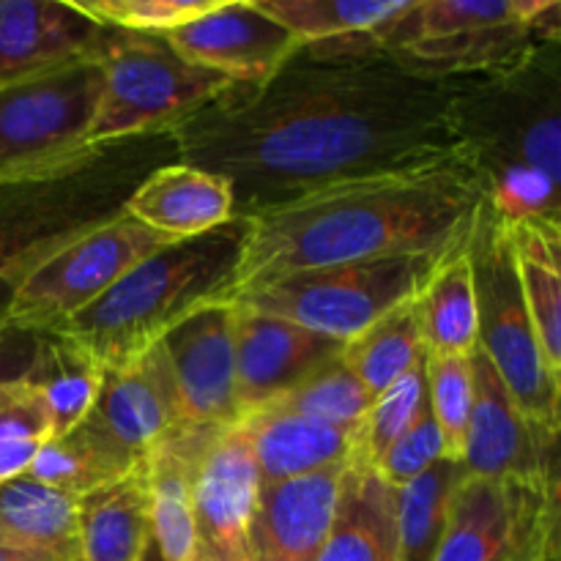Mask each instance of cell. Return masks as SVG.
I'll return each instance as SVG.
<instances>
[{
	"mask_svg": "<svg viewBox=\"0 0 561 561\" xmlns=\"http://www.w3.org/2000/svg\"><path fill=\"white\" fill-rule=\"evenodd\" d=\"M422 343L431 356H471L480 340L469 244L447 252L416 294Z\"/></svg>",
	"mask_w": 561,
	"mask_h": 561,
	"instance_id": "cell-27",
	"label": "cell"
},
{
	"mask_svg": "<svg viewBox=\"0 0 561 561\" xmlns=\"http://www.w3.org/2000/svg\"><path fill=\"white\" fill-rule=\"evenodd\" d=\"M381 53L431 80L502 75L561 42L557 0H411L373 33Z\"/></svg>",
	"mask_w": 561,
	"mask_h": 561,
	"instance_id": "cell-5",
	"label": "cell"
},
{
	"mask_svg": "<svg viewBox=\"0 0 561 561\" xmlns=\"http://www.w3.org/2000/svg\"><path fill=\"white\" fill-rule=\"evenodd\" d=\"M425 359L427 354L400 381L373 398L359 431V455L365 463H376L392 447V442H398L414 425L422 405L427 403Z\"/></svg>",
	"mask_w": 561,
	"mask_h": 561,
	"instance_id": "cell-37",
	"label": "cell"
},
{
	"mask_svg": "<svg viewBox=\"0 0 561 561\" xmlns=\"http://www.w3.org/2000/svg\"><path fill=\"white\" fill-rule=\"evenodd\" d=\"M257 9L283 22L301 42L343 44L373 36L378 27L398 20L411 0H255Z\"/></svg>",
	"mask_w": 561,
	"mask_h": 561,
	"instance_id": "cell-31",
	"label": "cell"
},
{
	"mask_svg": "<svg viewBox=\"0 0 561 561\" xmlns=\"http://www.w3.org/2000/svg\"><path fill=\"white\" fill-rule=\"evenodd\" d=\"M316 561H403L398 491L362 458L345 469L332 529Z\"/></svg>",
	"mask_w": 561,
	"mask_h": 561,
	"instance_id": "cell-24",
	"label": "cell"
},
{
	"mask_svg": "<svg viewBox=\"0 0 561 561\" xmlns=\"http://www.w3.org/2000/svg\"><path fill=\"white\" fill-rule=\"evenodd\" d=\"M469 261L480 316L477 348L499 373L526 420L548 436L559 438L561 378L542 356L526 310L507 230L493 217L488 203L469 239Z\"/></svg>",
	"mask_w": 561,
	"mask_h": 561,
	"instance_id": "cell-9",
	"label": "cell"
},
{
	"mask_svg": "<svg viewBox=\"0 0 561 561\" xmlns=\"http://www.w3.org/2000/svg\"><path fill=\"white\" fill-rule=\"evenodd\" d=\"M0 561H64L47 551H33V548L14 546V542L0 540Z\"/></svg>",
	"mask_w": 561,
	"mask_h": 561,
	"instance_id": "cell-41",
	"label": "cell"
},
{
	"mask_svg": "<svg viewBox=\"0 0 561 561\" xmlns=\"http://www.w3.org/2000/svg\"><path fill=\"white\" fill-rule=\"evenodd\" d=\"M140 466L142 463L126 458L113 442L93 431L88 422H80L66 436L44 444L25 474L53 491L80 499L96 488L124 480Z\"/></svg>",
	"mask_w": 561,
	"mask_h": 561,
	"instance_id": "cell-30",
	"label": "cell"
},
{
	"mask_svg": "<svg viewBox=\"0 0 561 561\" xmlns=\"http://www.w3.org/2000/svg\"><path fill=\"white\" fill-rule=\"evenodd\" d=\"M38 332H22L14 327H0V387L20 381L36 351Z\"/></svg>",
	"mask_w": 561,
	"mask_h": 561,
	"instance_id": "cell-40",
	"label": "cell"
},
{
	"mask_svg": "<svg viewBox=\"0 0 561 561\" xmlns=\"http://www.w3.org/2000/svg\"><path fill=\"white\" fill-rule=\"evenodd\" d=\"M96 58L0 88V184L44 181L93 162V115L102 96Z\"/></svg>",
	"mask_w": 561,
	"mask_h": 561,
	"instance_id": "cell-8",
	"label": "cell"
},
{
	"mask_svg": "<svg viewBox=\"0 0 561 561\" xmlns=\"http://www.w3.org/2000/svg\"><path fill=\"white\" fill-rule=\"evenodd\" d=\"M184 60L244 85H257L283 69L301 42L257 9L255 0H219L211 11L162 33Z\"/></svg>",
	"mask_w": 561,
	"mask_h": 561,
	"instance_id": "cell-13",
	"label": "cell"
},
{
	"mask_svg": "<svg viewBox=\"0 0 561 561\" xmlns=\"http://www.w3.org/2000/svg\"><path fill=\"white\" fill-rule=\"evenodd\" d=\"M124 214L168 239L184 241L233 222L236 201L222 175L175 159L137 184Z\"/></svg>",
	"mask_w": 561,
	"mask_h": 561,
	"instance_id": "cell-22",
	"label": "cell"
},
{
	"mask_svg": "<svg viewBox=\"0 0 561 561\" xmlns=\"http://www.w3.org/2000/svg\"><path fill=\"white\" fill-rule=\"evenodd\" d=\"M257 491L261 480L244 431L225 427L203 449L192 480L195 561H233L250 553Z\"/></svg>",
	"mask_w": 561,
	"mask_h": 561,
	"instance_id": "cell-16",
	"label": "cell"
},
{
	"mask_svg": "<svg viewBox=\"0 0 561 561\" xmlns=\"http://www.w3.org/2000/svg\"><path fill=\"white\" fill-rule=\"evenodd\" d=\"M93 58L102 66V96L91 146L173 135L203 107L239 85L230 77L181 58L162 36L104 27Z\"/></svg>",
	"mask_w": 561,
	"mask_h": 561,
	"instance_id": "cell-7",
	"label": "cell"
},
{
	"mask_svg": "<svg viewBox=\"0 0 561 561\" xmlns=\"http://www.w3.org/2000/svg\"><path fill=\"white\" fill-rule=\"evenodd\" d=\"M233 561H255V559H252V553H244V557H239V559H233Z\"/></svg>",
	"mask_w": 561,
	"mask_h": 561,
	"instance_id": "cell-43",
	"label": "cell"
},
{
	"mask_svg": "<svg viewBox=\"0 0 561 561\" xmlns=\"http://www.w3.org/2000/svg\"><path fill=\"white\" fill-rule=\"evenodd\" d=\"M447 458L444 455V438L438 431L436 420L431 414V405H422L420 416L414 420V425L392 442V447L381 455V458L373 463V469L378 471L387 485H392L394 491L405 488L409 482H414L416 477L425 474L431 466H436L438 460Z\"/></svg>",
	"mask_w": 561,
	"mask_h": 561,
	"instance_id": "cell-39",
	"label": "cell"
},
{
	"mask_svg": "<svg viewBox=\"0 0 561 561\" xmlns=\"http://www.w3.org/2000/svg\"><path fill=\"white\" fill-rule=\"evenodd\" d=\"M173 137L110 142L93 162L44 181L0 184V327L20 285L88 230L121 217L151 170L175 162Z\"/></svg>",
	"mask_w": 561,
	"mask_h": 561,
	"instance_id": "cell-4",
	"label": "cell"
},
{
	"mask_svg": "<svg viewBox=\"0 0 561 561\" xmlns=\"http://www.w3.org/2000/svg\"><path fill=\"white\" fill-rule=\"evenodd\" d=\"M173 239L146 228L129 214L88 230L44 261L14 294L5 327L22 332H53L113 288L131 266Z\"/></svg>",
	"mask_w": 561,
	"mask_h": 561,
	"instance_id": "cell-12",
	"label": "cell"
},
{
	"mask_svg": "<svg viewBox=\"0 0 561 561\" xmlns=\"http://www.w3.org/2000/svg\"><path fill=\"white\" fill-rule=\"evenodd\" d=\"M88 20L129 33H162L197 20L219 0H71Z\"/></svg>",
	"mask_w": 561,
	"mask_h": 561,
	"instance_id": "cell-38",
	"label": "cell"
},
{
	"mask_svg": "<svg viewBox=\"0 0 561 561\" xmlns=\"http://www.w3.org/2000/svg\"><path fill=\"white\" fill-rule=\"evenodd\" d=\"M244 239L247 219L236 217L195 239L173 241L53 332L82 345L104 370L129 365L190 316L236 299Z\"/></svg>",
	"mask_w": 561,
	"mask_h": 561,
	"instance_id": "cell-3",
	"label": "cell"
},
{
	"mask_svg": "<svg viewBox=\"0 0 561 561\" xmlns=\"http://www.w3.org/2000/svg\"><path fill=\"white\" fill-rule=\"evenodd\" d=\"M151 546L146 469L77 499L75 561H142Z\"/></svg>",
	"mask_w": 561,
	"mask_h": 561,
	"instance_id": "cell-25",
	"label": "cell"
},
{
	"mask_svg": "<svg viewBox=\"0 0 561 561\" xmlns=\"http://www.w3.org/2000/svg\"><path fill=\"white\" fill-rule=\"evenodd\" d=\"M474 405L466 431V474L482 480H548L557 477V438L526 420L499 373L480 348L471 354Z\"/></svg>",
	"mask_w": 561,
	"mask_h": 561,
	"instance_id": "cell-15",
	"label": "cell"
},
{
	"mask_svg": "<svg viewBox=\"0 0 561 561\" xmlns=\"http://www.w3.org/2000/svg\"><path fill=\"white\" fill-rule=\"evenodd\" d=\"M49 442V420L42 400L25 381L0 387V485L22 477L38 449Z\"/></svg>",
	"mask_w": 561,
	"mask_h": 561,
	"instance_id": "cell-36",
	"label": "cell"
},
{
	"mask_svg": "<svg viewBox=\"0 0 561 561\" xmlns=\"http://www.w3.org/2000/svg\"><path fill=\"white\" fill-rule=\"evenodd\" d=\"M233 305L236 405L244 420L294 389L316 367L343 351V343L305 327Z\"/></svg>",
	"mask_w": 561,
	"mask_h": 561,
	"instance_id": "cell-17",
	"label": "cell"
},
{
	"mask_svg": "<svg viewBox=\"0 0 561 561\" xmlns=\"http://www.w3.org/2000/svg\"><path fill=\"white\" fill-rule=\"evenodd\" d=\"M373 394L351 373V367L343 362V351H340L337 356L323 362L321 367H316L310 376L301 378L294 389L279 394L268 405L332 427H362Z\"/></svg>",
	"mask_w": 561,
	"mask_h": 561,
	"instance_id": "cell-34",
	"label": "cell"
},
{
	"mask_svg": "<svg viewBox=\"0 0 561 561\" xmlns=\"http://www.w3.org/2000/svg\"><path fill=\"white\" fill-rule=\"evenodd\" d=\"M557 477H466L433 561H557Z\"/></svg>",
	"mask_w": 561,
	"mask_h": 561,
	"instance_id": "cell-11",
	"label": "cell"
},
{
	"mask_svg": "<svg viewBox=\"0 0 561 561\" xmlns=\"http://www.w3.org/2000/svg\"><path fill=\"white\" fill-rule=\"evenodd\" d=\"M184 427L225 431L241 422L236 405L233 305L195 312L162 337Z\"/></svg>",
	"mask_w": 561,
	"mask_h": 561,
	"instance_id": "cell-14",
	"label": "cell"
},
{
	"mask_svg": "<svg viewBox=\"0 0 561 561\" xmlns=\"http://www.w3.org/2000/svg\"><path fill=\"white\" fill-rule=\"evenodd\" d=\"M0 540L75 561L77 499L27 474L0 485Z\"/></svg>",
	"mask_w": 561,
	"mask_h": 561,
	"instance_id": "cell-29",
	"label": "cell"
},
{
	"mask_svg": "<svg viewBox=\"0 0 561 561\" xmlns=\"http://www.w3.org/2000/svg\"><path fill=\"white\" fill-rule=\"evenodd\" d=\"M82 422L135 463H142L170 433L181 431L179 394L162 345H153L129 365L104 370L96 403Z\"/></svg>",
	"mask_w": 561,
	"mask_h": 561,
	"instance_id": "cell-18",
	"label": "cell"
},
{
	"mask_svg": "<svg viewBox=\"0 0 561 561\" xmlns=\"http://www.w3.org/2000/svg\"><path fill=\"white\" fill-rule=\"evenodd\" d=\"M444 255H400L310 268L247 290L233 301L337 343H348L378 318L414 299Z\"/></svg>",
	"mask_w": 561,
	"mask_h": 561,
	"instance_id": "cell-10",
	"label": "cell"
},
{
	"mask_svg": "<svg viewBox=\"0 0 561 561\" xmlns=\"http://www.w3.org/2000/svg\"><path fill=\"white\" fill-rule=\"evenodd\" d=\"M526 310L548 367L561 378V225H504Z\"/></svg>",
	"mask_w": 561,
	"mask_h": 561,
	"instance_id": "cell-28",
	"label": "cell"
},
{
	"mask_svg": "<svg viewBox=\"0 0 561 561\" xmlns=\"http://www.w3.org/2000/svg\"><path fill=\"white\" fill-rule=\"evenodd\" d=\"M485 186L460 157L327 186L247 219L236 296L310 272L469 244Z\"/></svg>",
	"mask_w": 561,
	"mask_h": 561,
	"instance_id": "cell-2",
	"label": "cell"
},
{
	"mask_svg": "<svg viewBox=\"0 0 561 561\" xmlns=\"http://www.w3.org/2000/svg\"><path fill=\"white\" fill-rule=\"evenodd\" d=\"M239 425L250 442L261 485H277L362 458V427H332L274 405L252 411Z\"/></svg>",
	"mask_w": 561,
	"mask_h": 561,
	"instance_id": "cell-21",
	"label": "cell"
},
{
	"mask_svg": "<svg viewBox=\"0 0 561 561\" xmlns=\"http://www.w3.org/2000/svg\"><path fill=\"white\" fill-rule=\"evenodd\" d=\"M179 162L222 175L236 217L463 153L455 80L362 44L301 47L257 85L230 88L173 131Z\"/></svg>",
	"mask_w": 561,
	"mask_h": 561,
	"instance_id": "cell-1",
	"label": "cell"
},
{
	"mask_svg": "<svg viewBox=\"0 0 561 561\" xmlns=\"http://www.w3.org/2000/svg\"><path fill=\"white\" fill-rule=\"evenodd\" d=\"M427 405L444 438L447 460H460L471 405H474V370L471 356H431L425 359Z\"/></svg>",
	"mask_w": 561,
	"mask_h": 561,
	"instance_id": "cell-35",
	"label": "cell"
},
{
	"mask_svg": "<svg viewBox=\"0 0 561 561\" xmlns=\"http://www.w3.org/2000/svg\"><path fill=\"white\" fill-rule=\"evenodd\" d=\"M345 466L261 485L250 520L255 561H316L332 529Z\"/></svg>",
	"mask_w": 561,
	"mask_h": 561,
	"instance_id": "cell-19",
	"label": "cell"
},
{
	"mask_svg": "<svg viewBox=\"0 0 561 561\" xmlns=\"http://www.w3.org/2000/svg\"><path fill=\"white\" fill-rule=\"evenodd\" d=\"M104 367L75 340L58 332H38L36 351L22 381L42 400L49 420V442L75 431L102 389Z\"/></svg>",
	"mask_w": 561,
	"mask_h": 561,
	"instance_id": "cell-26",
	"label": "cell"
},
{
	"mask_svg": "<svg viewBox=\"0 0 561 561\" xmlns=\"http://www.w3.org/2000/svg\"><path fill=\"white\" fill-rule=\"evenodd\" d=\"M142 561H159V553H157V548H153V540H151V546L146 548V553H142Z\"/></svg>",
	"mask_w": 561,
	"mask_h": 561,
	"instance_id": "cell-42",
	"label": "cell"
},
{
	"mask_svg": "<svg viewBox=\"0 0 561 561\" xmlns=\"http://www.w3.org/2000/svg\"><path fill=\"white\" fill-rule=\"evenodd\" d=\"M425 356L416 296L343 343V362L376 398Z\"/></svg>",
	"mask_w": 561,
	"mask_h": 561,
	"instance_id": "cell-32",
	"label": "cell"
},
{
	"mask_svg": "<svg viewBox=\"0 0 561 561\" xmlns=\"http://www.w3.org/2000/svg\"><path fill=\"white\" fill-rule=\"evenodd\" d=\"M219 431L170 433L142 460L151 510V540L159 561H195V518H192V480L197 460Z\"/></svg>",
	"mask_w": 561,
	"mask_h": 561,
	"instance_id": "cell-23",
	"label": "cell"
},
{
	"mask_svg": "<svg viewBox=\"0 0 561 561\" xmlns=\"http://www.w3.org/2000/svg\"><path fill=\"white\" fill-rule=\"evenodd\" d=\"M460 460L442 458L436 466L398 491V537L403 561H433L447 529L449 504L466 480Z\"/></svg>",
	"mask_w": 561,
	"mask_h": 561,
	"instance_id": "cell-33",
	"label": "cell"
},
{
	"mask_svg": "<svg viewBox=\"0 0 561 561\" xmlns=\"http://www.w3.org/2000/svg\"><path fill=\"white\" fill-rule=\"evenodd\" d=\"M561 42L502 75L455 80V126L482 186L561 175Z\"/></svg>",
	"mask_w": 561,
	"mask_h": 561,
	"instance_id": "cell-6",
	"label": "cell"
},
{
	"mask_svg": "<svg viewBox=\"0 0 561 561\" xmlns=\"http://www.w3.org/2000/svg\"><path fill=\"white\" fill-rule=\"evenodd\" d=\"M102 36L71 0H0V88L93 58Z\"/></svg>",
	"mask_w": 561,
	"mask_h": 561,
	"instance_id": "cell-20",
	"label": "cell"
}]
</instances>
